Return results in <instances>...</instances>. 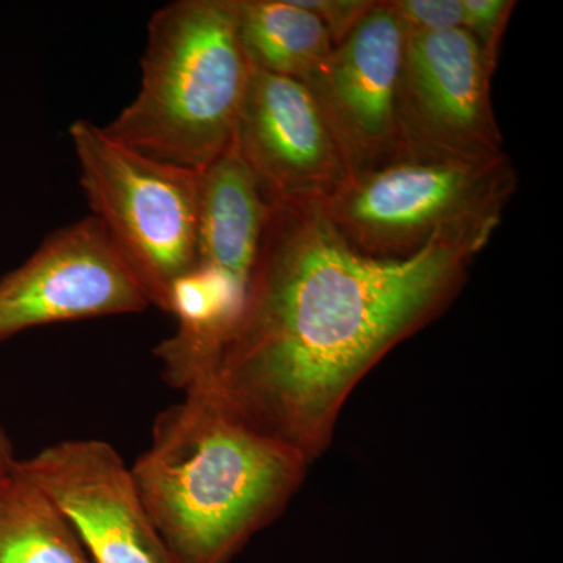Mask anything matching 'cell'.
Returning a JSON list of instances; mask_svg holds the SVG:
<instances>
[{
    "label": "cell",
    "mask_w": 563,
    "mask_h": 563,
    "mask_svg": "<svg viewBox=\"0 0 563 563\" xmlns=\"http://www.w3.org/2000/svg\"><path fill=\"white\" fill-rule=\"evenodd\" d=\"M490 232L451 233L404 258L363 254L321 202L269 209L239 317L166 383L314 457L352 388L461 291Z\"/></svg>",
    "instance_id": "cell-1"
},
{
    "label": "cell",
    "mask_w": 563,
    "mask_h": 563,
    "mask_svg": "<svg viewBox=\"0 0 563 563\" xmlns=\"http://www.w3.org/2000/svg\"><path fill=\"white\" fill-rule=\"evenodd\" d=\"M307 459L201 391L157 415L131 468L177 563H229L284 509Z\"/></svg>",
    "instance_id": "cell-2"
},
{
    "label": "cell",
    "mask_w": 563,
    "mask_h": 563,
    "mask_svg": "<svg viewBox=\"0 0 563 563\" xmlns=\"http://www.w3.org/2000/svg\"><path fill=\"white\" fill-rule=\"evenodd\" d=\"M139 95L103 128L131 150L202 172L231 147L251 65L235 0H176L152 16Z\"/></svg>",
    "instance_id": "cell-3"
},
{
    "label": "cell",
    "mask_w": 563,
    "mask_h": 563,
    "mask_svg": "<svg viewBox=\"0 0 563 563\" xmlns=\"http://www.w3.org/2000/svg\"><path fill=\"white\" fill-rule=\"evenodd\" d=\"M517 185L506 152L468 157L402 146L321 203L355 250L404 258L451 233H495Z\"/></svg>",
    "instance_id": "cell-4"
},
{
    "label": "cell",
    "mask_w": 563,
    "mask_h": 563,
    "mask_svg": "<svg viewBox=\"0 0 563 563\" xmlns=\"http://www.w3.org/2000/svg\"><path fill=\"white\" fill-rule=\"evenodd\" d=\"M80 184L92 210L151 306L169 313L174 284L198 266L201 172L118 143L79 120L69 128Z\"/></svg>",
    "instance_id": "cell-5"
},
{
    "label": "cell",
    "mask_w": 563,
    "mask_h": 563,
    "mask_svg": "<svg viewBox=\"0 0 563 563\" xmlns=\"http://www.w3.org/2000/svg\"><path fill=\"white\" fill-rule=\"evenodd\" d=\"M150 298L95 217L52 233L0 277V343L54 322L139 313Z\"/></svg>",
    "instance_id": "cell-6"
},
{
    "label": "cell",
    "mask_w": 563,
    "mask_h": 563,
    "mask_svg": "<svg viewBox=\"0 0 563 563\" xmlns=\"http://www.w3.org/2000/svg\"><path fill=\"white\" fill-rule=\"evenodd\" d=\"M232 144L269 206L328 201L354 174L309 87L262 70H251Z\"/></svg>",
    "instance_id": "cell-7"
},
{
    "label": "cell",
    "mask_w": 563,
    "mask_h": 563,
    "mask_svg": "<svg viewBox=\"0 0 563 563\" xmlns=\"http://www.w3.org/2000/svg\"><path fill=\"white\" fill-rule=\"evenodd\" d=\"M16 465L62 510L91 563H177L110 443L66 440Z\"/></svg>",
    "instance_id": "cell-8"
},
{
    "label": "cell",
    "mask_w": 563,
    "mask_h": 563,
    "mask_svg": "<svg viewBox=\"0 0 563 563\" xmlns=\"http://www.w3.org/2000/svg\"><path fill=\"white\" fill-rule=\"evenodd\" d=\"M493 73L465 29L406 36L399 84L404 146L468 157L504 154Z\"/></svg>",
    "instance_id": "cell-9"
},
{
    "label": "cell",
    "mask_w": 563,
    "mask_h": 563,
    "mask_svg": "<svg viewBox=\"0 0 563 563\" xmlns=\"http://www.w3.org/2000/svg\"><path fill=\"white\" fill-rule=\"evenodd\" d=\"M406 33L385 0L335 47L306 81L350 155L354 173L387 161L404 146L399 84Z\"/></svg>",
    "instance_id": "cell-10"
},
{
    "label": "cell",
    "mask_w": 563,
    "mask_h": 563,
    "mask_svg": "<svg viewBox=\"0 0 563 563\" xmlns=\"http://www.w3.org/2000/svg\"><path fill=\"white\" fill-rule=\"evenodd\" d=\"M269 209L257 177L231 144L201 172L198 265L246 288Z\"/></svg>",
    "instance_id": "cell-11"
},
{
    "label": "cell",
    "mask_w": 563,
    "mask_h": 563,
    "mask_svg": "<svg viewBox=\"0 0 563 563\" xmlns=\"http://www.w3.org/2000/svg\"><path fill=\"white\" fill-rule=\"evenodd\" d=\"M235 5L236 33L252 69L306 84L331 57L328 29L298 0H235Z\"/></svg>",
    "instance_id": "cell-12"
},
{
    "label": "cell",
    "mask_w": 563,
    "mask_h": 563,
    "mask_svg": "<svg viewBox=\"0 0 563 563\" xmlns=\"http://www.w3.org/2000/svg\"><path fill=\"white\" fill-rule=\"evenodd\" d=\"M0 563H91L65 515L16 462L0 481Z\"/></svg>",
    "instance_id": "cell-13"
},
{
    "label": "cell",
    "mask_w": 563,
    "mask_h": 563,
    "mask_svg": "<svg viewBox=\"0 0 563 563\" xmlns=\"http://www.w3.org/2000/svg\"><path fill=\"white\" fill-rule=\"evenodd\" d=\"M406 36L462 29V0H385Z\"/></svg>",
    "instance_id": "cell-14"
},
{
    "label": "cell",
    "mask_w": 563,
    "mask_h": 563,
    "mask_svg": "<svg viewBox=\"0 0 563 563\" xmlns=\"http://www.w3.org/2000/svg\"><path fill=\"white\" fill-rule=\"evenodd\" d=\"M517 5L512 0H462L463 25L496 69L499 46L510 14Z\"/></svg>",
    "instance_id": "cell-15"
},
{
    "label": "cell",
    "mask_w": 563,
    "mask_h": 563,
    "mask_svg": "<svg viewBox=\"0 0 563 563\" xmlns=\"http://www.w3.org/2000/svg\"><path fill=\"white\" fill-rule=\"evenodd\" d=\"M374 2L376 0H298L299 5L320 18L333 47L373 9Z\"/></svg>",
    "instance_id": "cell-16"
},
{
    "label": "cell",
    "mask_w": 563,
    "mask_h": 563,
    "mask_svg": "<svg viewBox=\"0 0 563 563\" xmlns=\"http://www.w3.org/2000/svg\"><path fill=\"white\" fill-rule=\"evenodd\" d=\"M18 459L14 457L13 446L5 431L0 428V473L10 472L11 466L14 465Z\"/></svg>",
    "instance_id": "cell-17"
},
{
    "label": "cell",
    "mask_w": 563,
    "mask_h": 563,
    "mask_svg": "<svg viewBox=\"0 0 563 563\" xmlns=\"http://www.w3.org/2000/svg\"><path fill=\"white\" fill-rule=\"evenodd\" d=\"M9 473V472H7ZM7 473H0V481H2V477L5 476Z\"/></svg>",
    "instance_id": "cell-18"
}]
</instances>
